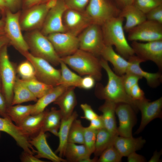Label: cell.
<instances>
[{
    "instance_id": "obj_1",
    "label": "cell",
    "mask_w": 162,
    "mask_h": 162,
    "mask_svg": "<svg viewBox=\"0 0 162 162\" xmlns=\"http://www.w3.org/2000/svg\"><path fill=\"white\" fill-rule=\"evenodd\" d=\"M100 63L102 68L107 75V83L105 87L98 84L95 92L96 96L101 99L110 101L116 104L125 103L129 104L135 111L138 110L133 100L127 93L124 89L122 76L114 73L109 66L108 62L101 58Z\"/></svg>"
},
{
    "instance_id": "obj_2",
    "label": "cell",
    "mask_w": 162,
    "mask_h": 162,
    "mask_svg": "<svg viewBox=\"0 0 162 162\" xmlns=\"http://www.w3.org/2000/svg\"><path fill=\"white\" fill-rule=\"evenodd\" d=\"M124 20L118 16L110 19L101 26L105 45L114 46L118 54L128 59L135 54L125 36Z\"/></svg>"
},
{
    "instance_id": "obj_3",
    "label": "cell",
    "mask_w": 162,
    "mask_h": 162,
    "mask_svg": "<svg viewBox=\"0 0 162 162\" xmlns=\"http://www.w3.org/2000/svg\"><path fill=\"white\" fill-rule=\"evenodd\" d=\"M61 60L80 75H90L98 81L101 79L100 59L90 53L79 49L71 55L61 57Z\"/></svg>"
},
{
    "instance_id": "obj_4",
    "label": "cell",
    "mask_w": 162,
    "mask_h": 162,
    "mask_svg": "<svg viewBox=\"0 0 162 162\" xmlns=\"http://www.w3.org/2000/svg\"><path fill=\"white\" fill-rule=\"evenodd\" d=\"M25 39L33 55L44 59L55 66L60 64L61 57L47 36L40 31L38 30L32 31L27 34Z\"/></svg>"
},
{
    "instance_id": "obj_5",
    "label": "cell",
    "mask_w": 162,
    "mask_h": 162,
    "mask_svg": "<svg viewBox=\"0 0 162 162\" xmlns=\"http://www.w3.org/2000/svg\"><path fill=\"white\" fill-rule=\"evenodd\" d=\"M121 9L110 0H89L84 12L92 24L101 26L119 16Z\"/></svg>"
},
{
    "instance_id": "obj_6",
    "label": "cell",
    "mask_w": 162,
    "mask_h": 162,
    "mask_svg": "<svg viewBox=\"0 0 162 162\" xmlns=\"http://www.w3.org/2000/svg\"><path fill=\"white\" fill-rule=\"evenodd\" d=\"M8 45L4 46L0 50V79L2 93L8 106L11 105L13 97V87L17 77L15 67L9 58Z\"/></svg>"
},
{
    "instance_id": "obj_7",
    "label": "cell",
    "mask_w": 162,
    "mask_h": 162,
    "mask_svg": "<svg viewBox=\"0 0 162 162\" xmlns=\"http://www.w3.org/2000/svg\"><path fill=\"white\" fill-rule=\"evenodd\" d=\"M20 16V11L13 13L9 9L6 10L4 31L9 43L23 54L28 52L29 48L22 34Z\"/></svg>"
},
{
    "instance_id": "obj_8",
    "label": "cell",
    "mask_w": 162,
    "mask_h": 162,
    "mask_svg": "<svg viewBox=\"0 0 162 162\" xmlns=\"http://www.w3.org/2000/svg\"><path fill=\"white\" fill-rule=\"evenodd\" d=\"M78 37L79 49L90 53L97 57L100 56L105 47L101 26L92 24Z\"/></svg>"
},
{
    "instance_id": "obj_9",
    "label": "cell",
    "mask_w": 162,
    "mask_h": 162,
    "mask_svg": "<svg viewBox=\"0 0 162 162\" xmlns=\"http://www.w3.org/2000/svg\"><path fill=\"white\" fill-rule=\"evenodd\" d=\"M22 55L33 65L38 80L53 87L59 85L60 70L55 68L47 61L34 56L29 52Z\"/></svg>"
},
{
    "instance_id": "obj_10",
    "label": "cell",
    "mask_w": 162,
    "mask_h": 162,
    "mask_svg": "<svg viewBox=\"0 0 162 162\" xmlns=\"http://www.w3.org/2000/svg\"><path fill=\"white\" fill-rule=\"evenodd\" d=\"M128 33V39L132 41L162 40V24L146 20Z\"/></svg>"
},
{
    "instance_id": "obj_11",
    "label": "cell",
    "mask_w": 162,
    "mask_h": 162,
    "mask_svg": "<svg viewBox=\"0 0 162 162\" xmlns=\"http://www.w3.org/2000/svg\"><path fill=\"white\" fill-rule=\"evenodd\" d=\"M130 46L134 54L144 62H154L161 70L162 69V40L146 43L132 41Z\"/></svg>"
},
{
    "instance_id": "obj_12",
    "label": "cell",
    "mask_w": 162,
    "mask_h": 162,
    "mask_svg": "<svg viewBox=\"0 0 162 162\" xmlns=\"http://www.w3.org/2000/svg\"><path fill=\"white\" fill-rule=\"evenodd\" d=\"M47 37L60 57L71 55L79 49L77 36L68 32L52 33Z\"/></svg>"
},
{
    "instance_id": "obj_13",
    "label": "cell",
    "mask_w": 162,
    "mask_h": 162,
    "mask_svg": "<svg viewBox=\"0 0 162 162\" xmlns=\"http://www.w3.org/2000/svg\"><path fill=\"white\" fill-rule=\"evenodd\" d=\"M68 8L63 0H58L56 5L49 10L42 27L41 32L47 36L52 33L66 32L63 16Z\"/></svg>"
},
{
    "instance_id": "obj_14",
    "label": "cell",
    "mask_w": 162,
    "mask_h": 162,
    "mask_svg": "<svg viewBox=\"0 0 162 162\" xmlns=\"http://www.w3.org/2000/svg\"><path fill=\"white\" fill-rule=\"evenodd\" d=\"M136 106L141 114L140 125L136 132V134L141 132L151 121L157 118H162V98L152 101L146 99L141 100H136Z\"/></svg>"
},
{
    "instance_id": "obj_15",
    "label": "cell",
    "mask_w": 162,
    "mask_h": 162,
    "mask_svg": "<svg viewBox=\"0 0 162 162\" xmlns=\"http://www.w3.org/2000/svg\"><path fill=\"white\" fill-rule=\"evenodd\" d=\"M116 113L119 120L117 127L118 136L124 137L132 136V129L136 122L135 111L132 106L125 103L117 104Z\"/></svg>"
},
{
    "instance_id": "obj_16",
    "label": "cell",
    "mask_w": 162,
    "mask_h": 162,
    "mask_svg": "<svg viewBox=\"0 0 162 162\" xmlns=\"http://www.w3.org/2000/svg\"><path fill=\"white\" fill-rule=\"evenodd\" d=\"M63 22L66 32L77 36L92 24L84 11L69 8L64 13Z\"/></svg>"
},
{
    "instance_id": "obj_17",
    "label": "cell",
    "mask_w": 162,
    "mask_h": 162,
    "mask_svg": "<svg viewBox=\"0 0 162 162\" xmlns=\"http://www.w3.org/2000/svg\"><path fill=\"white\" fill-rule=\"evenodd\" d=\"M49 10L45 3L29 8L20 19L22 30L33 31L42 27Z\"/></svg>"
},
{
    "instance_id": "obj_18",
    "label": "cell",
    "mask_w": 162,
    "mask_h": 162,
    "mask_svg": "<svg viewBox=\"0 0 162 162\" xmlns=\"http://www.w3.org/2000/svg\"><path fill=\"white\" fill-rule=\"evenodd\" d=\"M0 131L4 132L11 136L23 151L32 154L36 153V150L29 142V139L9 118L0 117Z\"/></svg>"
},
{
    "instance_id": "obj_19",
    "label": "cell",
    "mask_w": 162,
    "mask_h": 162,
    "mask_svg": "<svg viewBox=\"0 0 162 162\" xmlns=\"http://www.w3.org/2000/svg\"><path fill=\"white\" fill-rule=\"evenodd\" d=\"M46 137L45 132L41 130L37 135L29 139V143L37 150L35 156L39 159L45 158L53 162H67L53 151L47 143Z\"/></svg>"
},
{
    "instance_id": "obj_20",
    "label": "cell",
    "mask_w": 162,
    "mask_h": 162,
    "mask_svg": "<svg viewBox=\"0 0 162 162\" xmlns=\"http://www.w3.org/2000/svg\"><path fill=\"white\" fill-rule=\"evenodd\" d=\"M130 65L126 73H133L144 78L148 85L153 88L158 86L162 82V76L160 73H151L143 70L141 68L140 64L144 62L134 55L128 59Z\"/></svg>"
},
{
    "instance_id": "obj_21",
    "label": "cell",
    "mask_w": 162,
    "mask_h": 162,
    "mask_svg": "<svg viewBox=\"0 0 162 162\" xmlns=\"http://www.w3.org/2000/svg\"><path fill=\"white\" fill-rule=\"evenodd\" d=\"M146 142L142 137L134 138L118 136L115 138L113 145L122 157H127L141 149Z\"/></svg>"
},
{
    "instance_id": "obj_22",
    "label": "cell",
    "mask_w": 162,
    "mask_h": 162,
    "mask_svg": "<svg viewBox=\"0 0 162 162\" xmlns=\"http://www.w3.org/2000/svg\"><path fill=\"white\" fill-rule=\"evenodd\" d=\"M100 56L112 64L116 74L122 76L126 73L130 65V62L116 52L112 46L105 45Z\"/></svg>"
},
{
    "instance_id": "obj_23",
    "label": "cell",
    "mask_w": 162,
    "mask_h": 162,
    "mask_svg": "<svg viewBox=\"0 0 162 162\" xmlns=\"http://www.w3.org/2000/svg\"><path fill=\"white\" fill-rule=\"evenodd\" d=\"M119 16L125 19L123 28L127 32L147 20L146 14L133 4L121 9Z\"/></svg>"
},
{
    "instance_id": "obj_24",
    "label": "cell",
    "mask_w": 162,
    "mask_h": 162,
    "mask_svg": "<svg viewBox=\"0 0 162 162\" xmlns=\"http://www.w3.org/2000/svg\"><path fill=\"white\" fill-rule=\"evenodd\" d=\"M47 110L29 115L17 125L29 139L37 135L41 130Z\"/></svg>"
},
{
    "instance_id": "obj_25",
    "label": "cell",
    "mask_w": 162,
    "mask_h": 162,
    "mask_svg": "<svg viewBox=\"0 0 162 162\" xmlns=\"http://www.w3.org/2000/svg\"><path fill=\"white\" fill-rule=\"evenodd\" d=\"M75 87H70L67 89L53 102L57 105L62 116V118H67L74 112L77 104V99L74 92Z\"/></svg>"
},
{
    "instance_id": "obj_26",
    "label": "cell",
    "mask_w": 162,
    "mask_h": 162,
    "mask_svg": "<svg viewBox=\"0 0 162 162\" xmlns=\"http://www.w3.org/2000/svg\"><path fill=\"white\" fill-rule=\"evenodd\" d=\"M117 104L105 100L104 104L99 108L104 124V128L112 135L118 136L115 116L116 108Z\"/></svg>"
},
{
    "instance_id": "obj_27",
    "label": "cell",
    "mask_w": 162,
    "mask_h": 162,
    "mask_svg": "<svg viewBox=\"0 0 162 162\" xmlns=\"http://www.w3.org/2000/svg\"><path fill=\"white\" fill-rule=\"evenodd\" d=\"M68 87L62 85L54 87L49 91L38 99L34 106L31 115L44 111L50 104L54 102Z\"/></svg>"
},
{
    "instance_id": "obj_28",
    "label": "cell",
    "mask_w": 162,
    "mask_h": 162,
    "mask_svg": "<svg viewBox=\"0 0 162 162\" xmlns=\"http://www.w3.org/2000/svg\"><path fill=\"white\" fill-rule=\"evenodd\" d=\"M78 116L77 112L75 111L68 117L62 118L58 136L59 139V143L55 151V153H58L59 156L61 158L64 156L68 143V136L71 126L73 121L77 118Z\"/></svg>"
},
{
    "instance_id": "obj_29",
    "label": "cell",
    "mask_w": 162,
    "mask_h": 162,
    "mask_svg": "<svg viewBox=\"0 0 162 162\" xmlns=\"http://www.w3.org/2000/svg\"><path fill=\"white\" fill-rule=\"evenodd\" d=\"M13 97L11 105L29 101L36 102L38 99L31 92L23 81L17 77L13 88Z\"/></svg>"
},
{
    "instance_id": "obj_30",
    "label": "cell",
    "mask_w": 162,
    "mask_h": 162,
    "mask_svg": "<svg viewBox=\"0 0 162 162\" xmlns=\"http://www.w3.org/2000/svg\"><path fill=\"white\" fill-rule=\"evenodd\" d=\"M62 116L60 110L52 108L47 110L45 117L41 130L44 132L49 131L55 136H58Z\"/></svg>"
},
{
    "instance_id": "obj_31",
    "label": "cell",
    "mask_w": 162,
    "mask_h": 162,
    "mask_svg": "<svg viewBox=\"0 0 162 162\" xmlns=\"http://www.w3.org/2000/svg\"><path fill=\"white\" fill-rule=\"evenodd\" d=\"M92 154L84 144L68 143L66 147L64 156L67 161L80 162Z\"/></svg>"
},
{
    "instance_id": "obj_32",
    "label": "cell",
    "mask_w": 162,
    "mask_h": 162,
    "mask_svg": "<svg viewBox=\"0 0 162 162\" xmlns=\"http://www.w3.org/2000/svg\"><path fill=\"white\" fill-rule=\"evenodd\" d=\"M34 104L26 105L20 104L7 107L6 113L11 120L18 125L28 116L31 115Z\"/></svg>"
},
{
    "instance_id": "obj_33",
    "label": "cell",
    "mask_w": 162,
    "mask_h": 162,
    "mask_svg": "<svg viewBox=\"0 0 162 162\" xmlns=\"http://www.w3.org/2000/svg\"><path fill=\"white\" fill-rule=\"evenodd\" d=\"M116 136L112 135L105 128L98 130L94 152V157L98 158L105 149L113 145Z\"/></svg>"
},
{
    "instance_id": "obj_34",
    "label": "cell",
    "mask_w": 162,
    "mask_h": 162,
    "mask_svg": "<svg viewBox=\"0 0 162 162\" xmlns=\"http://www.w3.org/2000/svg\"><path fill=\"white\" fill-rule=\"evenodd\" d=\"M60 64L61 75L59 85L67 87L73 86L79 88L82 77L71 71L62 60Z\"/></svg>"
},
{
    "instance_id": "obj_35",
    "label": "cell",
    "mask_w": 162,
    "mask_h": 162,
    "mask_svg": "<svg viewBox=\"0 0 162 162\" xmlns=\"http://www.w3.org/2000/svg\"><path fill=\"white\" fill-rule=\"evenodd\" d=\"M22 80L31 92L38 99L54 87L44 83L36 78L27 80Z\"/></svg>"
},
{
    "instance_id": "obj_36",
    "label": "cell",
    "mask_w": 162,
    "mask_h": 162,
    "mask_svg": "<svg viewBox=\"0 0 162 162\" xmlns=\"http://www.w3.org/2000/svg\"><path fill=\"white\" fill-rule=\"evenodd\" d=\"M84 128L80 120L75 119L70 129L68 143L84 144Z\"/></svg>"
},
{
    "instance_id": "obj_37",
    "label": "cell",
    "mask_w": 162,
    "mask_h": 162,
    "mask_svg": "<svg viewBox=\"0 0 162 162\" xmlns=\"http://www.w3.org/2000/svg\"><path fill=\"white\" fill-rule=\"evenodd\" d=\"M16 71L22 80L36 78L34 68L31 63L27 60L21 62L18 65Z\"/></svg>"
},
{
    "instance_id": "obj_38",
    "label": "cell",
    "mask_w": 162,
    "mask_h": 162,
    "mask_svg": "<svg viewBox=\"0 0 162 162\" xmlns=\"http://www.w3.org/2000/svg\"><path fill=\"white\" fill-rule=\"evenodd\" d=\"M121 156L113 144L105 149L98 158V162H120L122 161Z\"/></svg>"
},
{
    "instance_id": "obj_39",
    "label": "cell",
    "mask_w": 162,
    "mask_h": 162,
    "mask_svg": "<svg viewBox=\"0 0 162 162\" xmlns=\"http://www.w3.org/2000/svg\"><path fill=\"white\" fill-rule=\"evenodd\" d=\"M97 131L88 127L84 128V144L91 154L94 151Z\"/></svg>"
},
{
    "instance_id": "obj_40",
    "label": "cell",
    "mask_w": 162,
    "mask_h": 162,
    "mask_svg": "<svg viewBox=\"0 0 162 162\" xmlns=\"http://www.w3.org/2000/svg\"><path fill=\"white\" fill-rule=\"evenodd\" d=\"M162 4V0H134L133 4L146 14L156 7Z\"/></svg>"
},
{
    "instance_id": "obj_41",
    "label": "cell",
    "mask_w": 162,
    "mask_h": 162,
    "mask_svg": "<svg viewBox=\"0 0 162 162\" xmlns=\"http://www.w3.org/2000/svg\"><path fill=\"white\" fill-rule=\"evenodd\" d=\"M122 76L124 89L129 95L131 88L138 83L140 79L142 78L138 75L130 73H126Z\"/></svg>"
},
{
    "instance_id": "obj_42",
    "label": "cell",
    "mask_w": 162,
    "mask_h": 162,
    "mask_svg": "<svg viewBox=\"0 0 162 162\" xmlns=\"http://www.w3.org/2000/svg\"><path fill=\"white\" fill-rule=\"evenodd\" d=\"M89 0H63L68 8L84 11Z\"/></svg>"
},
{
    "instance_id": "obj_43",
    "label": "cell",
    "mask_w": 162,
    "mask_h": 162,
    "mask_svg": "<svg viewBox=\"0 0 162 162\" xmlns=\"http://www.w3.org/2000/svg\"><path fill=\"white\" fill-rule=\"evenodd\" d=\"M146 15L147 20L162 24V4L153 8Z\"/></svg>"
},
{
    "instance_id": "obj_44",
    "label": "cell",
    "mask_w": 162,
    "mask_h": 162,
    "mask_svg": "<svg viewBox=\"0 0 162 162\" xmlns=\"http://www.w3.org/2000/svg\"><path fill=\"white\" fill-rule=\"evenodd\" d=\"M129 95L134 100H141L146 99L143 91L138 83L135 84L130 89Z\"/></svg>"
},
{
    "instance_id": "obj_45",
    "label": "cell",
    "mask_w": 162,
    "mask_h": 162,
    "mask_svg": "<svg viewBox=\"0 0 162 162\" xmlns=\"http://www.w3.org/2000/svg\"><path fill=\"white\" fill-rule=\"evenodd\" d=\"M80 107L83 112L84 116L81 118L90 121L98 116L93 110L91 106L86 104H82L80 105Z\"/></svg>"
},
{
    "instance_id": "obj_46",
    "label": "cell",
    "mask_w": 162,
    "mask_h": 162,
    "mask_svg": "<svg viewBox=\"0 0 162 162\" xmlns=\"http://www.w3.org/2000/svg\"><path fill=\"white\" fill-rule=\"evenodd\" d=\"M95 79L92 76L86 75L82 77L79 88L88 90L93 88L95 84Z\"/></svg>"
},
{
    "instance_id": "obj_47",
    "label": "cell",
    "mask_w": 162,
    "mask_h": 162,
    "mask_svg": "<svg viewBox=\"0 0 162 162\" xmlns=\"http://www.w3.org/2000/svg\"><path fill=\"white\" fill-rule=\"evenodd\" d=\"M90 128L94 130H98L104 128V122L101 115L90 121V123L88 126Z\"/></svg>"
},
{
    "instance_id": "obj_48",
    "label": "cell",
    "mask_w": 162,
    "mask_h": 162,
    "mask_svg": "<svg viewBox=\"0 0 162 162\" xmlns=\"http://www.w3.org/2000/svg\"><path fill=\"white\" fill-rule=\"evenodd\" d=\"M20 160L22 162H45L36 158L34 154L23 151L20 155Z\"/></svg>"
},
{
    "instance_id": "obj_49",
    "label": "cell",
    "mask_w": 162,
    "mask_h": 162,
    "mask_svg": "<svg viewBox=\"0 0 162 162\" xmlns=\"http://www.w3.org/2000/svg\"><path fill=\"white\" fill-rule=\"evenodd\" d=\"M8 107L5 98L2 93L0 92V115L3 117H9L6 113Z\"/></svg>"
},
{
    "instance_id": "obj_50",
    "label": "cell",
    "mask_w": 162,
    "mask_h": 162,
    "mask_svg": "<svg viewBox=\"0 0 162 162\" xmlns=\"http://www.w3.org/2000/svg\"><path fill=\"white\" fill-rule=\"evenodd\" d=\"M128 162H145L146 160L142 156L134 152L130 154L127 156Z\"/></svg>"
},
{
    "instance_id": "obj_51",
    "label": "cell",
    "mask_w": 162,
    "mask_h": 162,
    "mask_svg": "<svg viewBox=\"0 0 162 162\" xmlns=\"http://www.w3.org/2000/svg\"><path fill=\"white\" fill-rule=\"evenodd\" d=\"M7 7L12 11L19 6L20 0H5Z\"/></svg>"
},
{
    "instance_id": "obj_52",
    "label": "cell",
    "mask_w": 162,
    "mask_h": 162,
    "mask_svg": "<svg viewBox=\"0 0 162 162\" xmlns=\"http://www.w3.org/2000/svg\"><path fill=\"white\" fill-rule=\"evenodd\" d=\"M134 0H116V4L121 8L133 4Z\"/></svg>"
},
{
    "instance_id": "obj_53",
    "label": "cell",
    "mask_w": 162,
    "mask_h": 162,
    "mask_svg": "<svg viewBox=\"0 0 162 162\" xmlns=\"http://www.w3.org/2000/svg\"><path fill=\"white\" fill-rule=\"evenodd\" d=\"M42 1V0H25V4L26 7L29 8L41 3Z\"/></svg>"
},
{
    "instance_id": "obj_54",
    "label": "cell",
    "mask_w": 162,
    "mask_h": 162,
    "mask_svg": "<svg viewBox=\"0 0 162 162\" xmlns=\"http://www.w3.org/2000/svg\"><path fill=\"white\" fill-rule=\"evenodd\" d=\"M162 154V151L158 152L157 151H155L150 159L148 161V162H159L160 161V158Z\"/></svg>"
},
{
    "instance_id": "obj_55",
    "label": "cell",
    "mask_w": 162,
    "mask_h": 162,
    "mask_svg": "<svg viewBox=\"0 0 162 162\" xmlns=\"http://www.w3.org/2000/svg\"><path fill=\"white\" fill-rule=\"evenodd\" d=\"M58 1V0H48L45 3L47 8L49 10L56 5Z\"/></svg>"
},
{
    "instance_id": "obj_56",
    "label": "cell",
    "mask_w": 162,
    "mask_h": 162,
    "mask_svg": "<svg viewBox=\"0 0 162 162\" xmlns=\"http://www.w3.org/2000/svg\"><path fill=\"white\" fill-rule=\"evenodd\" d=\"M8 43V40L4 35H0V50L2 47Z\"/></svg>"
},
{
    "instance_id": "obj_57",
    "label": "cell",
    "mask_w": 162,
    "mask_h": 162,
    "mask_svg": "<svg viewBox=\"0 0 162 162\" xmlns=\"http://www.w3.org/2000/svg\"><path fill=\"white\" fill-rule=\"evenodd\" d=\"M4 20H0V35H4Z\"/></svg>"
},
{
    "instance_id": "obj_58",
    "label": "cell",
    "mask_w": 162,
    "mask_h": 162,
    "mask_svg": "<svg viewBox=\"0 0 162 162\" xmlns=\"http://www.w3.org/2000/svg\"><path fill=\"white\" fill-rule=\"evenodd\" d=\"M6 7H7V5L4 0H0V9L2 10Z\"/></svg>"
},
{
    "instance_id": "obj_59",
    "label": "cell",
    "mask_w": 162,
    "mask_h": 162,
    "mask_svg": "<svg viewBox=\"0 0 162 162\" xmlns=\"http://www.w3.org/2000/svg\"><path fill=\"white\" fill-rule=\"evenodd\" d=\"M0 92H2V86L1 81L0 79Z\"/></svg>"
},
{
    "instance_id": "obj_60",
    "label": "cell",
    "mask_w": 162,
    "mask_h": 162,
    "mask_svg": "<svg viewBox=\"0 0 162 162\" xmlns=\"http://www.w3.org/2000/svg\"><path fill=\"white\" fill-rule=\"evenodd\" d=\"M47 0H42L41 3H45L46 2Z\"/></svg>"
},
{
    "instance_id": "obj_61",
    "label": "cell",
    "mask_w": 162,
    "mask_h": 162,
    "mask_svg": "<svg viewBox=\"0 0 162 162\" xmlns=\"http://www.w3.org/2000/svg\"><path fill=\"white\" fill-rule=\"evenodd\" d=\"M1 132L0 131V139L1 137Z\"/></svg>"
},
{
    "instance_id": "obj_62",
    "label": "cell",
    "mask_w": 162,
    "mask_h": 162,
    "mask_svg": "<svg viewBox=\"0 0 162 162\" xmlns=\"http://www.w3.org/2000/svg\"><path fill=\"white\" fill-rule=\"evenodd\" d=\"M4 0V1H5V0Z\"/></svg>"
}]
</instances>
